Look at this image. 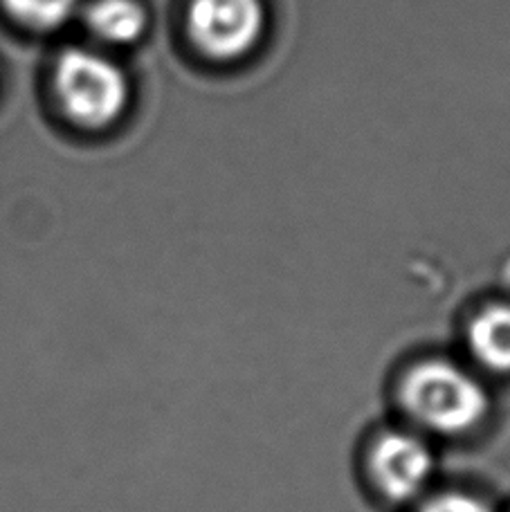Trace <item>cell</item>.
<instances>
[{
    "label": "cell",
    "mask_w": 510,
    "mask_h": 512,
    "mask_svg": "<svg viewBox=\"0 0 510 512\" xmlns=\"http://www.w3.org/2000/svg\"><path fill=\"white\" fill-rule=\"evenodd\" d=\"M403 405L423 427L439 434H463L488 414L484 384L443 360H427L407 373L400 387Z\"/></svg>",
    "instance_id": "obj_1"
},
{
    "label": "cell",
    "mask_w": 510,
    "mask_h": 512,
    "mask_svg": "<svg viewBox=\"0 0 510 512\" xmlns=\"http://www.w3.org/2000/svg\"><path fill=\"white\" fill-rule=\"evenodd\" d=\"M129 79L104 54L84 48L61 52L54 66V95L72 124L88 131L113 126L129 106Z\"/></svg>",
    "instance_id": "obj_2"
},
{
    "label": "cell",
    "mask_w": 510,
    "mask_h": 512,
    "mask_svg": "<svg viewBox=\"0 0 510 512\" xmlns=\"http://www.w3.org/2000/svg\"><path fill=\"white\" fill-rule=\"evenodd\" d=\"M263 0H191L187 32L203 57L230 63L257 48L266 32Z\"/></svg>",
    "instance_id": "obj_3"
},
{
    "label": "cell",
    "mask_w": 510,
    "mask_h": 512,
    "mask_svg": "<svg viewBox=\"0 0 510 512\" xmlns=\"http://www.w3.org/2000/svg\"><path fill=\"white\" fill-rule=\"evenodd\" d=\"M371 477L389 501H409L427 486L434 459L427 445L412 434H382L371 450Z\"/></svg>",
    "instance_id": "obj_4"
},
{
    "label": "cell",
    "mask_w": 510,
    "mask_h": 512,
    "mask_svg": "<svg viewBox=\"0 0 510 512\" xmlns=\"http://www.w3.org/2000/svg\"><path fill=\"white\" fill-rule=\"evenodd\" d=\"M468 346L486 369L510 373V306L490 304L468 326Z\"/></svg>",
    "instance_id": "obj_5"
},
{
    "label": "cell",
    "mask_w": 510,
    "mask_h": 512,
    "mask_svg": "<svg viewBox=\"0 0 510 512\" xmlns=\"http://www.w3.org/2000/svg\"><path fill=\"white\" fill-rule=\"evenodd\" d=\"M86 25L106 45H131L147 27V14L135 0H93L86 9Z\"/></svg>",
    "instance_id": "obj_6"
},
{
    "label": "cell",
    "mask_w": 510,
    "mask_h": 512,
    "mask_svg": "<svg viewBox=\"0 0 510 512\" xmlns=\"http://www.w3.org/2000/svg\"><path fill=\"white\" fill-rule=\"evenodd\" d=\"M18 23L39 32H52L70 21L81 0H3Z\"/></svg>",
    "instance_id": "obj_7"
},
{
    "label": "cell",
    "mask_w": 510,
    "mask_h": 512,
    "mask_svg": "<svg viewBox=\"0 0 510 512\" xmlns=\"http://www.w3.org/2000/svg\"><path fill=\"white\" fill-rule=\"evenodd\" d=\"M421 512H493L488 504L470 497V495H461V492H448V495L434 497L430 504H425Z\"/></svg>",
    "instance_id": "obj_8"
}]
</instances>
